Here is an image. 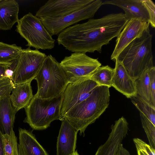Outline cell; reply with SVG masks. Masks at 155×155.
Instances as JSON below:
<instances>
[{
    "mask_svg": "<svg viewBox=\"0 0 155 155\" xmlns=\"http://www.w3.org/2000/svg\"><path fill=\"white\" fill-rule=\"evenodd\" d=\"M128 21L122 13L90 18L64 29L58 34L57 42L72 52L101 53L102 46L117 37Z\"/></svg>",
    "mask_w": 155,
    "mask_h": 155,
    "instance_id": "1",
    "label": "cell"
},
{
    "mask_svg": "<svg viewBox=\"0 0 155 155\" xmlns=\"http://www.w3.org/2000/svg\"><path fill=\"white\" fill-rule=\"evenodd\" d=\"M109 88L104 86H97L87 98L65 114L64 117L78 131H80L81 135L108 107L110 97Z\"/></svg>",
    "mask_w": 155,
    "mask_h": 155,
    "instance_id": "2",
    "label": "cell"
},
{
    "mask_svg": "<svg viewBox=\"0 0 155 155\" xmlns=\"http://www.w3.org/2000/svg\"><path fill=\"white\" fill-rule=\"evenodd\" d=\"M149 28L142 35L134 39L119 54L117 59L135 80L146 70L154 66L152 47V35Z\"/></svg>",
    "mask_w": 155,
    "mask_h": 155,
    "instance_id": "3",
    "label": "cell"
},
{
    "mask_svg": "<svg viewBox=\"0 0 155 155\" xmlns=\"http://www.w3.org/2000/svg\"><path fill=\"white\" fill-rule=\"evenodd\" d=\"M34 79L38 90L34 96L42 99L62 95L69 83L60 63L51 54L47 56Z\"/></svg>",
    "mask_w": 155,
    "mask_h": 155,
    "instance_id": "4",
    "label": "cell"
},
{
    "mask_svg": "<svg viewBox=\"0 0 155 155\" xmlns=\"http://www.w3.org/2000/svg\"><path fill=\"white\" fill-rule=\"evenodd\" d=\"M63 94L51 98L42 99L34 96L25 108L26 117L24 122L33 130L45 129L53 121L60 120Z\"/></svg>",
    "mask_w": 155,
    "mask_h": 155,
    "instance_id": "5",
    "label": "cell"
},
{
    "mask_svg": "<svg viewBox=\"0 0 155 155\" xmlns=\"http://www.w3.org/2000/svg\"><path fill=\"white\" fill-rule=\"evenodd\" d=\"M16 31L27 42L26 45L36 49L53 48L55 40L49 33L40 19L29 12L19 19Z\"/></svg>",
    "mask_w": 155,
    "mask_h": 155,
    "instance_id": "6",
    "label": "cell"
},
{
    "mask_svg": "<svg viewBox=\"0 0 155 155\" xmlns=\"http://www.w3.org/2000/svg\"><path fill=\"white\" fill-rule=\"evenodd\" d=\"M66 75L69 83H76L89 79L101 64L97 59L85 53L74 52L65 56L60 63Z\"/></svg>",
    "mask_w": 155,
    "mask_h": 155,
    "instance_id": "7",
    "label": "cell"
},
{
    "mask_svg": "<svg viewBox=\"0 0 155 155\" xmlns=\"http://www.w3.org/2000/svg\"><path fill=\"white\" fill-rule=\"evenodd\" d=\"M47 55L30 48L22 50L14 67L11 80L15 85L34 79Z\"/></svg>",
    "mask_w": 155,
    "mask_h": 155,
    "instance_id": "8",
    "label": "cell"
},
{
    "mask_svg": "<svg viewBox=\"0 0 155 155\" xmlns=\"http://www.w3.org/2000/svg\"><path fill=\"white\" fill-rule=\"evenodd\" d=\"M101 0H93L83 8L60 18H40L45 27L52 36L59 34L71 25L92 18L102 5Z\"/></svg>",
    "mask_w": 155,
    "mask_h": 155,
    "instance_id": "9",
    "label": "cell"
},
{
    "mask_svg": "<svg viewBox=\"0 0 155 155\" xmlns=\"http://www.w3.org/2000/svg\"><path fill=\"white\" fill-rule=\"evenodd\" d=\"M99 85L90 79L69 83L63 94L60 120L61 121L74 107L87 98L94 88Z\"/></svg>",
    "mask_w": 155,
    "mask_h": 155,
    "instance_id": "10",
    "label": "cell"
},
{
    "mask_svg": "<svg viewBox=\"0 0 155 155\" xmlns=\"http://www.w3.org/2000/svg\"><path fill=\"white\" fill-rule=\"evenodd\" d=\"M93 0H49L40 7L35 16L39 18H60L80 9Z\"/></svg>",
    "mask_w": 155,
    "mask_h": 155,
    "instance_id": "11",
    "label": "cell"
},
{
    "mask_svg": "<svg viewBox=\"0 0 155 155\" xmlns=\"http://www.w3.org/2000/svg\"><path fill=\"white\" fill-rule=\"evenodd\" d=\"M148 22L138 20H129L116 40V44L110 59L114 60L120 53L135 39L141 37L144 31L149 28Z\"/></svg>",
    "mask_w": 155,
    "mask_h": 155,
    "instance_id": "12",
    "label": "cell"
},
{
    "mask_svg": "<svg viewBox=\"0 0 155 155\" xmlns=\"http://www.w3.org/2000/svg\"><path fill=\"white\" fill-rule=\"evenodd\" d=\"M111 129L107 140L99 147L95 155H115L120 145L127 134L128 123L122 117L115 121Z\"/></svg>",
    "mask_w": 155,
    "mask_h": 155,
    "instance_id": "13",
    "label": "cell"
},
{
    "mask_svg": "<svg viewBox=\"0 0 155 155\" xmlns=\"http://www.w3.org/2000/svg\"><path fill=\"white\" fill-rule=\"evenodd\" d=\"M57 139V155H70L75 151L78 131L64 117Z\"/></svg>",
    "mask_w": 155,
    "mask_h": 155,
    "instance_id": "14",
    "label": "cell"
},
{
    "mask_svg": "<svg viewBox=\"0 0 155 155\" xmlns=\"http://www.w3.org/2000/svg\"><path fill=\"white\" fill-rule=\"evenodd\" d=\"M112 80V86L127 98L137 95L135 81L129 74L122 63L117 59Z\"/></svg>",
    "mask_w": 155,
    "mask_h": 155,
    "instance_id": "15",
    "label": "cell"
},
{
    "mask_svg": "<svg viewBox=\"0 0 155 155\" xmlns=\"http://www.w3.org/2000/svg\"><path fill=\"white\" fill-rule=\"evenodd\" d=\"M106 4L121 8L124 11L125 17L128 21L135 19L149 23V14L142 0H110L103 2L102 5Z\"/></svg>",
    "mask_w": 155,
    "mask_h": 155,
    "instance_id": "16",
    "label": "cell"
},
{
    "mask_svg": "<svg viewBox=\"0 0 155 155\" xmlns=\"http://www.w3.org/2000/svg\"><path fill=\"white\" fill-rule=\"evenodd\" d=\"M19 5L15 0H0V29H11L19 20Z\"/></svg>",
    "mask_w": 155,
    "mask_h": 155,
    "instance_id": "17",
    "label": "cell"
},
{
    "mask_svg": "<svg viewBox=\"0 0 155 155\" xmlns=\"http://www.w3.org/2000/svg\"><path fill=\"white\" fill-rule=\"evenodd\" d=\"M18 149L23 155H48L31 132L19 128Z\"/></svg>",
    "mask_w": 155,
    "mask_h": 155,
    "instance_id": "18",
    "label": "cell"
},
{
    "mask_svg": "<svg viewBox=\"0 0 155 155\" xmlns=\"http://www.w3.org/2000/svg\"><path fill=\"white\" fill-rule=\"evenodd\" d=\"M31 81L15 85L12 90L9 96V99L17 112L26 107L34 96L31 85Z\"/></svg>",
    "mask_w": 155,
    "mask_h": 155,
    "instance_id": "19",
    "label": "cell"
},
{
    "mask_svg": "<svg viewBox=\"0 0 155 155\" xmlns=\"http://www.w3.org/2000/svg\"><path fill=\"white\" fill-rule=\"evenodd\" d=\"M9 96L0 99V130L3 134L10 135L13 130L17 112L12 106Z\"/></svg>",
    "mask_w": 155,
    "mask_h": 155,
    "instance_id": "20",
    "label": "cell"
},
{
    "mask_svg": "<svg viewBox=\"0 0 155 155\" xmlns=\"http://www.w3.org/2000/svg\"><path fill=\"white\" fill-rule=\"evenodd\" d=\"M22 49L15 44L0 42V64L11 65L17 60Z\"/></svg>",
    "mask_w": 155,
    "mask_h": 155,
    "instance_id": "21",
    "label": "cell"
},
{
    "mask_svg": "<svg viewBox=\"0 0 155 155\" xmlns=\"http://www.w3.org/2000/svg\"><path fill=\"white\" fill-rule=\"evenodd\" d=\"M114 68L108 65L99 67L91 75L89 79L94 81L99 85L112 86Z\"/></svg>",
    "mask_w": 155,
    "mask_h": 155,
    "instance_id": "22",
    "label": "cell"
},
{
    "mask_svg": "<svg viewBox=\"0 0 155 155\" xmlns=\"http://www.w3.org/2000/svg\"><path fill=\"white\" fill-rule=\"evenodd\" d=\"M150 69L145 71L135 81V83L137 95L145 101L150 104Z\"/></svg>",
    "mask_w": 155,
    "mask_h": 155,
    "instance_id": "23",
    "label": "cell"
},
{
    "mask_svg": "<svg viewBox=\"0 0 155 155\" xmlns=\"http://www.w3.org/2000/svg\"><path fill=\"white\" fill-rule=\"evenodd\" d=\"M130 99L140 112L155 125V107L144 101L138 95L131 98Z\"/></svg>",
    "mask_w": 155,
    "mask_h": 155,
    "instance_id": "24",
    "label": "cell"
},
{
    "mask_svg": "<svg viewBox=\"0 0 155 155\" xmlns=\"http://www.w3.org/2000/svg\"><path fill=\"white\" fill-rule=\"evenodd\" d=\"M3 135L4 155H19L17 139L13 130L10 135Z\"/></svg>",
    "mask_w": 155,
    "mask_h": 155,
    "instance_id": "25",
    "label": "cell"
},
{
    "mask_svg": "<svg viewBox=\"0 0 155 155\" xmlns=\"http://www.w3.org/2000/svg\"><path fill=\"white\" fill-rule=\"evenodd\" d=\"M142 125L148 139L149 145L155 148V125L143 114L140 113Z\"/></svg>",
    "mask_w": 155,
    "mask_h": 155,
    "instance_id": "26",
    "label": "cell"
},
{
    "mask_svg": "<svg viewBox=\"0 0 155 155\" xmlns=\"http://www.w3.org/2000/svg\"><path fill=\"white\" fill-rule=\"evenodd\" d=\"M137 155H155V149L142 139L135 138L133 139Z\"/></svg>",
    "mask_w": 155,
    "mask_h": 155,
    "instance_id": "27",
    "label": "cell"
},
{
    "mask_svg": "<svg viewBox=\"0 0 155 155\" xmlns=\"http://www.w3.org/2000/svg\"><path fill=\"white\" fill-rule=\"evenodd\" d=\"M14 86L11 79L6 77L0 80V99L9 96Z\"/></svg>",
    "mask_w": 155,
    "mask_h": 155,
    "instance_id": "28",
    "label": "cell"
},
{
    "mask_svg": "<svg viewBox=\"0 0 155 155\" xmlns=\"http://www.w3.org/2000/svg\"><path fill=\"white\" fill-rule=\"evenodd\" d=\"M149 17V24L152 27H155V5L151 0H142Z\"/></svg>",
    "mask_w": 155,
    "mask_h": 155,
    "instance_id": "29",
    "label": "cell"
},
{
    "mask_svg": "<svg viewBox=\"0 0 155 155\" xmlns=\"http://www.w3.org/2000/svg\"><path fill=\"white\" fill-rule=\"evenodd\" d=\"M150 104L155 107V67L150 69Z\"/></svg>",
    "mask_w": 155,
    "mask_h": 155,
    "instance_id": "30",
    "label": "cell"
},
{
    "mask_svg": "<svg viewBox=\"0 0 155 155\" xmlns=\"http://www.w3.org/2000/svg\"><path fill=\"white\" fill-rule=\"evenodd\" d=\"M11 65L0 64V80L5 78H8V71Z\"/></svg>",
    "mask_w": 155,
    "mask_h": 155,
    "instance_id": "31",
    "label": "cell"
},
{
    "mask_svg": "<svg viewBox=\"0 0 155 155\" xmlns=\"http://www.w3.org/2000/svg\"><path fill=\"white\" fill-rule=\"evenodd\" d=\"M115 155H130L129 152L123 146L122 143L119 146Z\"/></svg>",
    "mask_w": 155,
    "mask_h": 155,
    "instance_id": "32",
    "label": "cell"
},
{
    "mask_svg": "<svg viewBox=\"0 0 155 155\" xmlns=\"http://www.w3.org/2000/svg\"><path fill=\"white\" fill-rule=\"evenodd\" d=\"M0 155H4V135L0 130Z\"/></svg>",
    "mask_w": 155,
    "mask_h": 155,
    "instance_id": "33",
    "label": "cell"
},
{
    "mask_svg": "<svg viewBox=\"0 0 155 155\" xmlns=\"http://www.w3.org/2000/svg\"><path fill=\"white\" fill-rule=\"evenodd\" d=\"M70 155H79L77 151H75L73 153Z\"/></svg>",
    "mask_w": 155,
    "mask_h": 155,
    "instance_id": "34",
    "label": "cell"
},
{
    "mask_svg": "<svg viewBox=\"0 0 155 155\" xmlns=\"http://www.w3.org/2000/svg\"><path fill=\"white\" fill-rule=\"evenodd\" d=\"M19 155H23L21 151L18 149Z\"/></svg>",
    "mask_w": 155,
    "mask_h": 155,
    "instance_id": "35",
    "label": "cell"
}]
</instances>
